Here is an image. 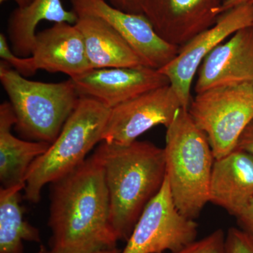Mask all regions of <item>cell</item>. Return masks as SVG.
<instances>
[{
  "label": "cell",
  "mask_w": 253,
  "mask_h": 253,
  "mask_svg": "<svg viewBox=\"0 0 253 253\" xmlns=\"http://www.w3.org/2000/svg\"><path fill=\"white\" fill-rule=\"evenodd\" d=\"M244 4H253V0H224L221 5V14L229 10Z\"/></svg>",
  "instance_id": "cell-26"
},
{
  "label": "cell",
  "mask_w": 253,
  "mask_h": 253,
  "mask_svg": "<svg viewBox=\"0 0 253 253\" xmlns=\"http://www.w3.org/2000/svg\"><path fill=\"white\" fill-rule=\"evenodd\" d=\"M49 250L97 253L117 249L104 171L94 154L51 184Z\"/></svg>",
  "instance_id": "cell-1"
},
{
  "label": "cell",
  "mask_w": 253,
  "mask_h": 253,
  "mask_svg": "<svg viewBox=\"0 0 253 253\" xmlns=\"http://www.w3.org/2000/svg\"><path fill=\"white\" fill-rule=\"evenodd\" d=\"M31 56L38 71L61 73L70 78L92 69L84 38L76 24L54 23L37 33Z\"/></svg>",
  "instance_id": "cell-14"
},
{
  "label": "cell",
  "mask_w": 253,
  "mask_h": 253,
  "mask_svg": "<svg viewBox=\"0 0 253 253\" xmlns=\"http://www.w3.org/2000/svg\"><path fill=\"white\" fill-rule=\"evenodd\" d=\"M225 253H253V238L240 228H230L225 238Z\"/></svg>",
  "instance_id": "cell-22"
},
{
  "label": "cell",
  "mask_w": 253,
  "mask_h": 253,
  "mask_svg": "<svg viewBox=\"0 0 253 253\" xmlns=\"http://www.w3.org/2000/svg\"><path fill=\"white\" fill-rule=\"evenodd\" d=\"M197 235V223L179 212L166 178L159 192L141 213L121 253H174L196 241Z\"/></svg>",
  "instance_id": "cell-7"
},
{
  "label": "cell",
  "mask_w": 253,
  "mask_h": 253,
  "mask_svg": "<svg viewBox=\"0 0 253 253\" xmlns=\"http://www.w3.org/2000/svg\"><path fill=\"white\" fill-rule=\"evenodd\" d=\"M78 16L63 7L61 0H33L24 8H16L7 22L8 39L15 54L31 56L36 36V28L41 21L75 24Z\"/></svg>",
  "instance_id": "cell-18"
},
{
  "label": "cell",
  "mask_w": 253,
  "mask_h": 253,
  "mask_svg": "<svg viewBox=\"0 0 253 253\" xmlns=\"http://www.w3.org/2000/svg\"><path fill=\"white\" fill-rule=\"evenodd\" d=\"M243 84L253 85V26L236 32L206 56L198 71L195 91Z\"/></svg>",
  "instance_id": "cell-13"
},
{
  "label": "cell",
  "mask_w": 253,
  "mask_h": 253,
  "mask_svg": "<svg viewBox=\"0 0 253 253\" xmlns=\"http://www.w3.org/2000/svg\"><path fill=\"white\" fill-rule=\"evenodd\" d=\"M166 178L179 212L194 219L209 203L210 184L215 158L206 134L187 109L181 108L166 127Z\"/></svg>",
  "instance_id": "cell-3"
},
{
  "label": "cell",
  "mask_w": 253,
  "mask_h": 253,
  "mask_svg": "<svg viewBox=\"0 0 253 253\" xmlns=\"http://www.w3.org/2000/svg\"><path fill=\"white\" fill-rule=\"evenodd\" d=\"M0 57L23 77L33 76L38 71L33 56L21 57L13 52L4 33L0 34Z\"/></svg>",
  "instance_id": "cell-20"
},
{
  "label": "cell",
  "mask_w": 253,
  "mask_h": 253,
  "mask_svg": "<svg viewBox=\"0 0 253 253\" xmlns=\"http://www.w3.org/2000/svg\"><path fill=\"white\" fill-rule=\"evenodd\" d=\"M116 9L126 13L144 14L146 0H108Z\"/></svg>",
  "instance_id": "cell-23"
},
{
  "label": "cell",
  "mask_w": 253,
  "mask_h": 253,
  "mask_svg": "<svg viewBox=\"0 0 253 253\" xmlns=\"http://www.w3.org/2000/svg\"><path fill=\"white\" fill-rule=\"evenodd\" d=\"M253 198V156L236 149L215 160L213 166L209 202L237 217Z\"/></svg>",
  "instance_id": "cell-15"
},
{
  "label": "cell",
  "mask_w": 253,
  "mask_h": 253,
  "mask_svg": "<svg viewBox=\"0 0 253 253\" xmlns=\"http://www.w3.org/2000/svg\"><path fill=\"white\" fill-rule=\"evenodd\" d=\"M236 218L240 229L253 238V198Z\"/></svg>",
  "instance_id": "cell-24"
},
{
  "label": "cell",
  "mask_w": 253,
  "mask_h": 253,
  "mask_svg": "<svg viewBox=\"0 0 253 253\" xmlns=\"http://www.w3.org/2000/svg\"><path fill=\"white\" fill-rule=\"evenodd\" d=\"M250 26H253V4L229 10L221 14L214 26L179 48L176 57L159 70L169 80L184 109H189L191 85L206 56L226 38Z\"/></svg>",
  "instance_id": "cell-8"
},
{
  "label": "cell",
  "mask_w": 253,
  "mask_h": 253,
  "mask_svg": "<svg viewBox=\"0 0 253 253\" xmlns=\"http://www.w3.org/2000/svg\"><path fill=\"white\" fill-rule=\"evenodd\" d=\"M14 1V2L17 4L18 8H24L31 4L33 0H0V3L2 4V3L6 2V1Z\"/></svg>",
  "instance_id": "cell-27"
},
{
  "label": "cell",
  "mask_w": 253,
  "mask_h": 253,
  "mask_svg": "<svg viewBox=\"0 0 253 253\" xmlns=\"http://www.w3.org/2000/svg\"><path fill=\"white\" fill-rule=\"evenodd\" d=\"M121 251H120L119 249H116L113 250H110V251H102V252H99L97 253H121ZM38 253H53L50 251L49 249H47L46 248L44 247V246H41V248H40L39 251H38Z\"/></svg>",
  "instance_id": "cell-28"
},
{
  "label": "cell",
  "mask_w": 253,
  "mask_h": 253,
  "mask_svg": "<svg viewBox=\"0 0 253 253\" xmlns=\"http://www.w3.org/2000/svg\"><path fill=\"white\" fill-rule=\"evenodd\" d=\"M16 123L14 110L9 102L0 106V181L1 187L24 184L33 162L47 151L49 143L25 141L11 133Z\"/></svg>",
  "instance_id": "cell-17"
},
{
  "label": "cell",
  "mask_w": 253,
  "mask_h": 253,
  "mask_svg": "<svg viewBox=\"0 0 253 253\" xmlns=\"http://www.w3.org/2000/svg\"><path fill=\"white\" fill-rule=\"evenodd\" d=\"M0 81L16 118V130L33 141L51 144L81 96L71 78L57 83L30 81L1 61Z\"/></svg>",
  "instance_id": "cell-5"
},
{
  "label": "cell",
  "mask_w": 253,
  "mask_h": 253,
  "mask_svg": "<svg viewBox=\"0 0 253 253\" xmlns=\"http://www.w3.org/2000/svg\"><path fill=\"white\" fill-rule=\"evenodd\" d=\"M75 24L84 38L92 69L144 66L126 40L101 18L80 16Z\"/></svg>",
  "instance_id": "cell-16"
},
{
  "label": "cell",
  "mask_w": 253,
  "mask_h": 253,
  "mask_svg": "<svg viewBox=\"0 0 253 253\" xmlns=\"http://www.w3.org/2000/svg\"><path fill=\"white\" fill-rule=\"evenodd\" d=\"M224 0H146L144 15L158 36L181 47L221 16Z\"/></svg>",
  "instance_id": "cell-11"
},
{
  "label": "cell",
  "mask_w": 253,
  "mask_h": 253,
  "mask_svg": "<svg viewBox=\"0 0 253 253\" xmlns=\"http://www.w3.org/2000/svg\"><path fill=\"white\" fill-rule=\"evenodd\" d=\"M225 238L224 231L217 229L174 253H225Z\"/></svg>",
  "instance_id": "cell-21"
},
{
  "label": "cell",
  "mask_w": 253,
  "mask_h": 253,
  "mask_svg": "<svg viewBox=\"0 0 253 253\" xmlns=\"http://www.w3.org/2000/svg\"><path fill=\"white\" fill-rule=\"evenodd\" d=\"M78 16H93L109 23L140 57L144 66L160 70L171 62L179 47L163 41L144 14L115 8L106 0H70Z\"/></svg>",
  "instance_id": "cell-10"
},
{
  "label": "cell",
  "mask_w": 253,
  "mask_h": 253,
  "mask_svg": "<svg viewBox=\"0 0 253 253\" xmlns=\"http://www.w3.org/2000/svg\"><path fill=\"white\" fill-rule=\"evenodd\" d=\"M188 111L207 136L215 160L236 149L253 119V85L212 88L196 94Z\"/></svg>",
  "instance_id": "cell-6"
},
{
  "label": "cell",
  "mask_w": 253,
  "mask_h": 253,
  "mask_svg": "<svg viewBox=\"0 0 253 253\" xmlns=\"http://www.w3.org/2000/svg\"><path fill=\"white\" fill-rule=\"evenodd\" d=\"M236 149L246 151L253 156V119L240 136Z\"/></svg>",
  "instance_id": "cell-25"
},
{
  "label": "cell",
  "mask_w": 253,
  "mask_h": 253,
  "mask_svg": "<svg viewBox=\"0 0 253 253\" xmlns=\"http://www.w3.org/2000/svg\"><path fill=\"white\" fill-rule=\"evenodd\" d=\"M71 79L80 96L97 100L111 109L169 84V80L159 70L146 66L93 68Z\"/></svg>",
  "instance_id": "cell-12"
},
{
  "label": "cell",
  "mask_w": 253,
  "mask_h": 253,
  "mask_svg": "<svg viewBox=\"0 0 253 253\" xmlns=\"http://www.w3.org/2000/svg\"><path fill=\"white\" fill-rule=\"evenodd\" d=\"M94 154L104 169L111 223L118 241H127L144 208L166 180L164 149L149 141H101Z\"/></svg>",
  "instance_id": "cell-2"
},
{
  "label": "cell",
  "mask_w": 253,
  "mask_h": 253,
  "mask_svg": "<svg viewBox=\"0 0 253 253\" xmlns=\"http://www.w3.org/2000/svg\"><path fill=\"white\" fill-rule=\"evenodd\" d=\"M110 113L111 109L97 100L81 96L56 140L29 168L25 199L38 204L46 184L72 172L85 161L93 148L102 141Z\"/></svg>",
  "instance_id": "cell-4"
},
{
  "label": "cell",
  "mask_w": 253,
  "mask_h": 253,
  "mask_svg": "<svg viewBox=\"0 0 253 253\" xmlns=\"http://www.w3.org/2000/svg\"><path fill=\"white\" fill-rule=\"evenodd\" d=\"M24 188L0 189V253H23V241L41 242L39 230L23 218L20 193Z\"/></svg>",
  "instance_id": "cell-19"
},
{
  "label": "cell",
  "mask_w": 253,
  "mask_h": 253,
  "mask_svg": "<svg viewBox=\"0 0 253 253\" xmlns=\"http://www.w3.org/2000/svg\"><path fill=\"white\" fill-rule=\"evenodd\" d=\"M181 108L170 84L147 91L111 109L102 141L130 144L155 126L168 127Z\"/></svg>",
  "instance_id": "cell-9"
}]
</instances>
